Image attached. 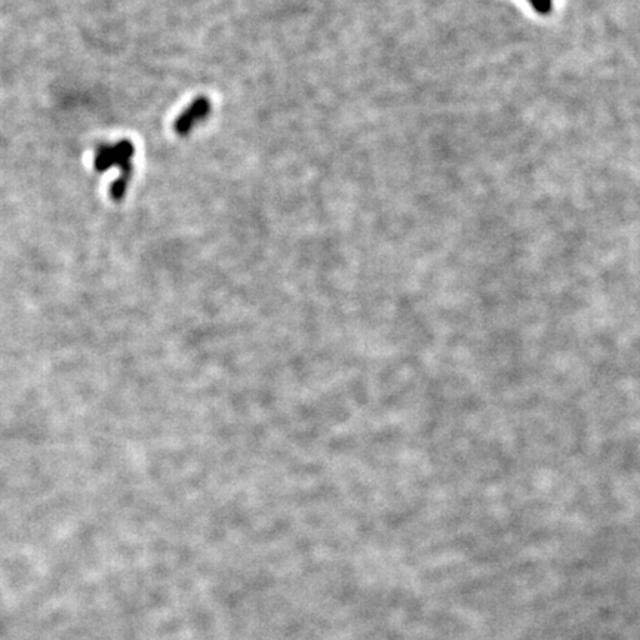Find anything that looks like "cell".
I'll use <instances>...</instances> for the list:
<instances>
[{
    "label": "cell",
    "instance_id": "6da1fadb",
    "mask_svg": "<svg viewBox=\"0 0 640 640\" xmlns=\"http://www.w3.org/2000/svg\"><path fill=\"white\" fill-rule=\"evenodd\" d=\"M208 112H209V102L206 99H197L190 109L176 120V125H175L176 132L185 133L194 125V122L205 117L208 114Z\"/></svg>",
    "mask_w": 640,
    "mask_h": 640
}]
</instances>
